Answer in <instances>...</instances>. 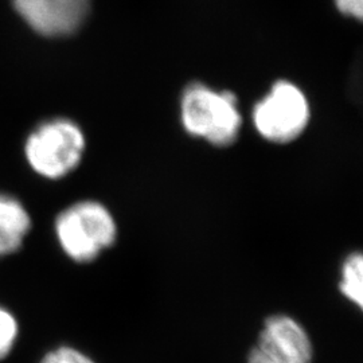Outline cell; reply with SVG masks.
<instances>
[{
    "label": "cell",
    "mask_w": 363,
    "mask_h": 363,
    "mask_svg": "<svg viewBox=\"0 0 363 363\" xmlns=\"http://www.w3.org/2000/svg\"><path fill=\"white\" fill-rule=\"evenodd\" d=\"M54 234L66 257L85 265L116 245L118 223L105 203L82 199L58 213L54 220Z\"/></svg>",
    "instance_id": "6da1fadb"
},
{
    "label": "cell",
    "mask_w": 363,
    "mask_h": 363,
    "mask_svg": "<svg viewBox=\"0 0 363 363\" xmlns=\"http://www.w3.org/2000/svg\"><path fill=\"white\" fill-rule=\"evenodd\" d=\"M181 120L190 136L217 148L233 145L242 125L233 93L213 91L202 84H193L183 93Z\"/></svg>",
    "instance_id": "7a4b0ae2"
},
{
    "label": "cell",
    "mask_w": 363,
    "mask_h": 363,
    "mask_svg": "<svg viewBox=\"0 0 363 363\" xmlns=\"http://www.w3.org/2000/svg\"><path fill=\"white\" fill-rule=\"evenodd\" d=\"M86 139L73 120L54 118L30 133L25 156L31 169L48 181H61L79 167Z\"/></svg>",
    "instance_id": "3957f363"
},
{
    "label": "cell",
    "mask_w": 363,
    "mask_h": 363,
    "mask_svg": "<svg viewBox=\"0 0 363 363\" xmlns=\"http://www.w3.org/2000/svg\"><path fill=\"white\" fill-rule=\"evenodd\" d=\"M311 109L306 94L296 85L280 81L255 105L252 121L259 136L273 144L295 142L307 130Z\"/></svg>",
    "instance_id": "277c9868"
},
{
    "label": "cell",
    "mask_w": 363,
    "mask_h": 363,
    "mask_svg": "<svg viewBox=\"0 0 363 363\" xmlns=\"http://www.w3.org/2000/svg\"><path fill=\"white\" fill-rule=\"evenodd\" d=\"M315 347L308 330L288 313H272L262 322L247 363H312Z\"/></svg>",
    "instance_id": "5b68a950"
},
{
    "label": "cell",
    "mask_w": 363,
    "mask_h": 363,
    "mask_svg": "<svg viewBox=\"0 0 363 363\" xmlns=\"http://www.w3.org/2000/svg\"><path fill=\"white\" fill-rule=\"evenodd\" d=\"M91 0H13L16 11L39 34L64 37L81 26Z\"/></svg>",
    "instance_id": "8992f818"
},
{
    "label": "cell",
    "mask_w": 363,
    "mask_h": 363,
    "mask_svg": "<svg viewBox=\"0 0 363 363\" xmlns=\"http://www.w3.org/2000/svg\"><path fill=\"white\" fill-rule=\"evenodd\" d=\"M31 226V216L25 205L13 195L0 193V257L19 252Z\"/></svg>",
    "instance_id": "52a82bcc"
},
{
    "label": "cell",
    "mask_w": 363,
    "mask_h": 363,
    "mask_svg": "<svg viewBox=\"0 0 363 363\" xmlns=\"http://www.w3.org/2000/svg\"><path fill=\"white\" fill-rule=\"evenodd\" d=\"M337 291L342 298L359 311L363 308V256L359 250L350 252L340 265Z\"/></svg>",
    "instance_id": "ba28073f"
},
{
    "label": "cell",
    "mask_w": 363,
    "mask_h": 363,
    "mask_svg": "<svg viewBox=\"0 0 363 363\" xmlns=\"http://www.w3.org/2000/svg\"><path fill=\"white\" fill-rule=\"evenodd\" d=\"M19 337V323L13 312L0 306V361L7 358Z\"/></svg>",
    "instance_id": "9c48e42d"
},
{
    "label": "cell",
    "mask_w": 363,
    "mask_h": 363,
    "mask_svg": "<svg viewBox=\"0 0 363 363\" xmlns=\"http://www.w3.org/2000/svg\"><path fill=\"white\" fill-rule=\"evenodd\" d=\"M39 363H97L84 351L73 346H60L43 355Z\"/></svg>",
    "instance_id": "30bf717a"
},
{
    "label": "cell",
    "mask_w": 363,
    "mask_h": 363,
    "mask_svg": "<svg viewBox=\"0 0 363 363\" xmlns=\"http://www.w3.org/2000/svg\"><path fill=\"white\" fill-rule=\"evenodd\" d=\"M339 11L349 16L361 19L363 13V0H335Z\"/></svg>",
    "instance_id": "8fae6325"
}]
</instances>
